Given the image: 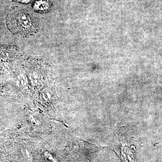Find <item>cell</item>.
I'll return each mask as SVG.
<instances>
[{
  "instance_id": "obj_3",
  "label": "cell",
  "mask_w": 162,
  "mask_h": 162,
  "mask_svg": "<svg viewBox=\"0 0 162 162\" xmlns=\"http://www.w3.org/2000/svg\"><path fill=\"white\" fill-rule=\"evenodd\" d=\"M21 2H30L31 0H19Z\"/></svg>"
},
{
  "instance_id": "obj_2",
  "label": "cell",
  "mask_w": 162,
  "mask_h": 162,
  "mask_svg": "<svg viewBox=\"0 0 162 162\" xmlns=\"http://www.w3.org/2000/svg\"><path fill=\"white\" fill-rule=\"evenodd\" d=\"M49 7V5L47 2L44 0L37 1L34 5L35 9L40 11H45Z\"/></svg>"
},
{
  "instance_id": "obj_1",
  "label": "cell",
  "mask_w": 162,
  "mask_h": 162,
  "mask_svg": "<svg viewBox=\"0 0 162 162\" xmlns=\"http://www.w3.org/2000/svg\"><path fill=\"white\" fill-rule=\"evenodd\" d=\"M8 25L14 33L26 36L33 34L37 31L38 24L28 14L20 11L10 16Z\"/></svg>"
}]
</instances>
